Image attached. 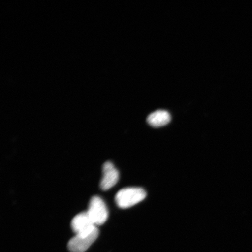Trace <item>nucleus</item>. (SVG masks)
Returning <instances> with one entry per match:
<instances>
[{
	"label": "nucleus",
	"instance_id": "f257e3e1",
	"mask_svg": "<svg viewBox=\"0 0 252 252\" xmlns=\"http://www.w3.org/2000/svg\"><path fill=\"white\" fill-rule=\"evenodd\" d=\"M147 193L140 188H128L122 189L116 195L115 200L121 209H128L141 202L146 198Z\"/></svg>",
	"mask_w": 252,
	"mask_h": 252
},
{
	"label": "nucleus",
	"instance_id": "f03ea898",
	"mask_svg": "<svg viewBox=\"0 0 252 252\" xmlns=\"http://www.w3.org/2000/svg\"><path fill=\"white\" fill-rule=\"evenodd\" d=\"M99 236L97 226L86 232L75 234L68 243V248L71 252H85Z\"/></svg>",
	"mask_w": 252,
	"mask_h": 252
},
{
	"label": "nucleus",
	"instance_id": "7ed1b4c3",
	"mask_svg": "<svg viewBox=\"0 0 252 252\" xmlns=\"http://www.w3.org/2000/svg\"><path fill=\"white\" fill-rule=\"evenodd\" d=\"M87 213L96 226L103 225L108 218V211L106 204L99 196L91 198Z\"/></svg>",
	"mask_w": 252,
	"mask_h": 252
},
{
	"label": "nucleus",
	"instance_id": "20e7f679",
	"mask_svg": "<svg viewBox=\"0 0 252 252\" xmlns=\"http://www.w3.org/2000/svg\"><path fill=\"white\" fill-rule=\"evenodd\" d=\"M103 176L100 183V187L104 191L108 190L117 184L119 178V172L110 162H106L103 166Z\"/></svg>",
	"mask_w": 252,
	"mask_h": 252
},
{
	"label": "nucleus",
	"instance_id": "39448f33",
	"mask_svg": "<svg viewBox=\"0 0 252 252\" xmlns=\"http://www.w3.org/2000/svg\"><path fill=\"white\" fill-rule=\"evenodd\" d=\"M71 226L75 234L90 231L96 226L94 224L87 212L81 213L75 216L72 220Z\"/></svg>",
	"mask_w": 252,
	"mask_h": 252
},
{
	"label": "nucleus",
	"instance_id": "423d86ee",
	"mask_svg": "<svg viewBox=\"0 0 252 252\" xmlns=\"http://www.w3.org/2000/svg\"><path fill=\"white\" fill-rule=\"evenodd\" d=\"M171 120V115L165 110H157L148 116L147 122L154 127H160L168 124Z\"/></svg>",
	"mask_w": 252,
	"mask_h": 252
}]
</instances>
